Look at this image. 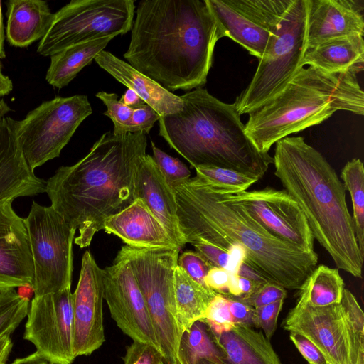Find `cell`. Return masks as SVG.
<instances>
[{
  "label": "cell",
  "mask_w": 364,
  "mask_h": 364,
  "mask_svg": "<svg viewBox=\"0 0 364 364\" xmlns=\"http://www.w3.org/2000/svg\"><path fill=\"white\" fill-rule=\"evenodd\" d=\"M128 63L168 91L202 87L222 38L206 0H142L132 26Z\"/></svg>",
  "instance_id": "obj_1"
},
{
  "label": "cell",
  "mask_w": 364,
  "mask_h": 364,
  "mask_svg": "<svg viewBox=\"0 0 364 364\" xmlns=\"http://www.w3.org/2000/svg\"><path fill=\"white\" fill-rule=\"evenodd\" d=\"M173 191L186 244L208 243L227 251L233 245H241L247 253L245 262L285 289H299L317 267L316 252L276 238L200 177H191Z\"/></svg>",
  "instance_id": "obj_2"
},
{
  "label": "cell",
  "mask_w": 364,
  "mask_h": 364,
  "mask_svg": "<svg viewBox=\"0 0 364 364\" xmlns=\"http://www.w3.org/2000/svg\"><path fill=\"white\" fill-rule=\"evenodd\" d=\"M144 132H107L90 151L72 166H61L46 181L50 206L78 231L74 242L90 245L105 220L136 199L134 181L146 154Z\"/></svg>",
  "instance_id": "obj_3"
},
{
  "label": "cell",
  "mask_w": 364,
  "mask_h": 364,
  "mask_svg": "<svg viewBox=\"0 0 364 364\" xmlns=\"http://www.w3.org/2000/svg\"><path fill=\"white\" fill-rule=\"evenodd\" d=\"M274 175L303 210L314 238L338 269L362 277L364 256L355 235L346 188L324 156L301 136L275 144Z\"/></svg>",
  "instance_id": "obj_4"
},
{
  "label": "cell",
  "mask_w": 364,
  "mask_h": 364,
  "mask_svg": "<svg viewBox=\"0 0 364 364\" xmlns=\"http://www.w3.org/2000/svg\"><path fill=\"white\" fill-rule=\"evenodd\" d=\"M180 97L182 110L159 119V134L171 149L192 168L215 166L263 177L273 158L259 151L247 136L234 103L202 87Z\"/></svg>",
  "instance_id": "obj_5"
},
{
  "label": "cell",
  "mask_w": 364,
  "mask_h": 364,
  "mask_svg": "<svg viewBox=\"0 0 364 364\" xmlns=\"http://www.w3.org/2000/svg\"><path fill=\"white\" fill-rule=\"evenodd\" d=\"M338 110L364 114V92L357 75L309 65L301 68L279 94L248 114L245 131L257 150L266 154L279 140L321 124Z\"/></svg>",
  "instance_id": "obj_6"
},
{
  "label": "cell",
  "mask_w": 364,
  "mask_h": 364,
  "mask_svg": "<svg viewBox=\"0 0 364 364\" xmlns=\"http://www.w3.org/2000/svg\"><path fill=\"white\" fill-rule=\"evenodd\" d=\"M299 296L283 328L308 338L328 364H364V314L354 295L344 289L338 304L322 307Z\"/></svg>",
  "instance_id": "obj_7"
},
{
  "label": "cell",
  "mask_w": 364,
  "mask_h": 364,
  "mask_svg": "<svg viewBox=\"0 0 364 364\" xmlns=\"http://www.w3.org/2000/svg\"><path fill=\"white\" fill-rule=\"evenodd\" d=\"M181 248L124 245L119 253L129 262L144 296L164 362L179 364L182 331L174 296V271Z\"/></svg>",
  "instance_id": "obj_8"
},
{
  "label": "cell",
  "mask_w": 364,
  "mask_h": 364,
  "mask_svg": "<svg viewBox=\"0 0 364 364\" xmlns=\"http://www.w3.org/2000/svg\"><path fill=\"white\" fill-rule=\"evenodd\" d=\"M309 3L294 0L283 16L250 82L233 102L239 115L250 114L277 96L304 68Z\"/></svg>",
  "instance_id": "obj_9"
},
{
  "label": "cell",
  "mask_w": 364,
  "mask_h": 364,
  "mask_svg": "<svg viewBox=\"0 0 364 364\" xmlns=\"http://www.w3.org/2000/svg\"><path fill=\"white\" fill-rule=\"evenodd\" d=\"M23 221L33 259L34 296L71 287L76 230L51 206L36 201Z\"/></svg>",
  "instance_id": "obj_10"
},
{
  "label": "cell",
  "mask_w": 364,
  "mask_h": 364,
  "mask_svg": "<svg viewBox=\"0 0 364 364\" xmlns=\"http://www.w3.org/2000/svg\"><path fill=\"white\" fill-rule=\"evenodd\" d=\"M134 3L133 0H72L54 14L37 52L50 57L80 42L127 33L132 26Z\"/></svg>",
  "instance_id": "obj_11"
},
{
  "label": "cell",
  "mask_w": 364,
  "mask_h": 364,
  "mask_svg": "<svg viewBox=\"0 0 364 364\" xmlns=\"http://www.w3.org/2000/svg\"><path fill=\"white\" fill-rule=\"evenodd\" d=\"M92 112L86 95L57 97L45 101L20 121L17 139L31 171L58 157L80 124Z\"/></svg>",
  "instance_id": "obj_12"
},
{
  "label": "cell",
  "mask_w": 364,
  "mask_h": 364,
  "mask_svg": "<svg viewBox=\"0 0 364 364\" xmlns=\"http://www.w3.org/2000/svg\"><path fill=\"white\" fill-rule=\"evenodd\" d=\"M222 38L229 37L259 60L294 0H206Z\"/></svg>",
  "instance_id": "obj_13"
},
{
  "label": "cell",
  "mask_w": 364,
  "mask_h": 364,
  "mask_svg": "<svg viewBox=\"0 0 364 364\" xmlns=\"http://www.w3.org/2000/svg\"><path fill=\"white\" fill-rule=\"evenodd\" d=\"M217 188L224 200L239 205L276 238L304 251L315 252L314 238L306 218L285 190L267 186L259 190L223 193L224 189Z\"/></svg>",
  "instance_id": "obj_14"
},
{
  "label": "cell",
  "mask_w": 364,
  "mask_h": 364,
  "mask_svg": "<svg viewBox=\"0 0 364 364\" xmlns=\"http://www.w3.org/2000/svg\"><path fill=\"white\" fill-rule=\"evenodd\" d=\"M23 338L53 364H72L73 297L70 287L34 296L29 306Z\"/></svg>",
  "instance_id": "obj_15"
},
{
  "label": "cell",
  "mask_w": 364,
  "mask_h": 364,
  "mask_svg": "<svg viewBox=\"0 0 364 364\" xmlns=\"http://www.w3.org/2000/svg\"><path fill=\"white\" fill-rule=\"evenodd\" d=\"M102 270L104 299L117 326L133 341L151 345L161 353L145 299L127 260L118 252L112 264Z\"/></svg>",
  "instance_id": "obj_16"
},
{
  "label": "cell",
  "mask_w": 364,
  "mask_h": 364,
  "mask_svg": "<svg viewBox=\"0 0 364 364\" xmlns=\"http://www.w3.org/2000/svg\"><path fill=\"white\" fill-rule=\"evenodd\" d=\"M73 297V353L90 355L105 341L103 322V270L90 251L82 258Z\"/></svg>",
  "instance_id": "obj_17"
},
{
  "label": "cell",
  "mask_w": 364,
  "mask_h": 364,
  "mask_svg": "<svg viewBox=\"0 0 364 364\" xmlns=\"http://www.w3.org/2000/svg\"><path fill=\"white\" fill-rule=\"evenodd\" d=\"M8 198L0 201V291L33 283V264L23 218Z\"/></svg>",
  "instance_id": "obj_18"
},
{
  "label": "cell",
  "mask_w": 364,
  "mask_h": 364,
  "mask_svg": "<svg viewBox=\"0 0 364 364\" xmlns=\"http://www.w3.org/2000/svg\"><path fill=\"white\" fill-rule=\"evenodd\" d=\"M363 1L309 0L306 48L353 35L363 36Z\"/></svg>",
  "instance_id": "obj_19"
},
{
  "label": "cell",
  "mask_w": 364,
  "mask_h": 364,
  "mask_svg": "<svg viewBox=\"0 0 364 364\" xmlns=\"http://www.w3.org/2000/svg\"><path fill=\"white\" fill-rule=\"evenodd\" d=\"M46 181L28 167L20 148L15 120L0 121V201L45 192Z\"/></svg>",
  "instance_id": "obj_20"
},
{
  "label": "cell",
  "mask_w": 364,
  "mask_h": 364,
  "mask_svg": "<svg viewBox=\"0 0 364 364\" xmlns=\"http://www.w3.org/2000/svg\"><path fill=\"white\" fill-rule=\"evenodd\" d=\"M134 191L159 219L174 243L181 248L186 245L180 230L177 203L173 189L168 185L152 156L146 154L138 167Z\"/></svg>",
  "instance_id": "obj_21"
},
{
  "label": "cell",
  "mask_w": 364,
  "mask_h": 364,
  "mask_svg": "<svg viewBox=\"0 0 364 364\" xmlns=\"http://www.w3.org/2000/svg\"><path fill=\"white\" fill-rule=\"evenodd\" d=\"M105 231L119 237L127 245L139 248L177 246L159 219L140 199L107 218Z\"/></svg>",
  "instance_id": "obj_22"
},
{
  "label": "cell",
  "mask_w": 364,
  "mask_h": 364,
  "mask_svg": "<svg viewBox=\"0 0 364 364\" xmlns=\"http://www.w3.org/2000/svg\"><path fill=\"white\" fill-rule=\"evenodd\" d=\"M94 60L117 81L134 91L159 117L182 110L183 102L180 96L164 88L110 52L101 51Z\"/></svg>",
  "instance_id": "obj_23"
},
{
  "label": "cell",
  "mask_w": 364,
  "mask_h": 364,
  "mask_svg": "<svg viewBox=\"0 0 364 364\" xmlns=\"http://www.w3.org/2000/svg\"><path fill=\"white\" fill-rule=\"evenodd\" d=\"M208 331L227 364H282L269 340L252 327L234 324L220 334Z\"/></svg>",
  "instance_id": "obj_24"
},
{
  "label": "cell",
  "mask_w": 364,
  "mask_h": 364,
  "mask_svg": "<svg viewBox=\"0 0 364 364\" xmlns=\"http://www.w3.org/2000/svg\"><path fill=\"white\" fill-rule=\"evenodd\" d=\"M53 16L46 1H9L7 41L14 47L25 48L41 40L48 31Z\"/></svg>",
  "instance_id": "obj_25"
},
{
  "label": "cell",
  "mask_w": 364,
  "mask_h": 364,
  "mask_svg": "<svg viewBox=\"0 0 364 364\" xmlns=\"http://www.w3.org/2000/svg\"><path fill=\"white\" fill-rule=\"evenodd\" d=\"M301 65L328 73L348 72L357 75L364 69L363 36L341 37L306 48Z\"/></svg>",
  "instance_id": "obj_26"
},
{
  "label": "cell",
  "mask_w": 364,
  "mask_h": 364,
  "mask_svg": "<svg viewBox=\"0 0 364 364\" xmlns=\"http://www.w3.org/2000/svg\"><path fill=\"white\" fill-rule=\"evenodd\" d=\"M114 38L109 36L80 42L50 56L46 80L54 87L67 86Z\"/></svg>",
  "instance_id": "obj_27"
},
{
  "label": "cell",
  "mask_w": 364,
  "mask_h": 364,
  "mask_svg": "<svg viewBox=\"0 0 364 364\" xmlns=\"http://www.w3.org/2000/svg\"><path fill=\"white\" fill-rule=\"evenodd\" d=\"M217 292L191 279L178 265L174 271V296L182 333L193 323L202 321Z\"/></svg>",
  "instance_id": "obj_28"
},
{
  "label": "cell",
  "mask_w": 364,
  "mask_h": 364,
  "mask_svg": "<svg viewBox=\"0 0 364 364\" xmlns=\"http://www.w3.org/2000/svg\"><path fill=\"white\" fill-rule=\"evenodd\" d=\"M344 286L338 269L321 264L305 280L299 289V295L312 306H326L341 301Z\"/></svg>",
  "instance_id": "obj_29"
},
{
  "label": "cell",
  "mask_w": 364,
  "mask_h": 364,
  "mask_svg": "<svg viewBox=\"0 0 364 364\" xmlns=\"http://www.w3.org/2000/svg\"><path fill=\"white\" fill-rule=\"evenodd\" d=\"M341 178L351 198L355 235L360 252L364 256V167L362 161L353 159L347 161Z\"/></svg>",
  "instance_id": "obj_30"
},
{
  "label": "cell",
  "mask_w": 364,
  "mask_h": 364,
  "mask_svg": "<svg viewBox=\"0 0 364 364\" xmlns=\"http://www.w3.org/2000/svg\"><path fill=\"white\" fill-rule=\"evenodd\" d=\"M178 358L179 364H196L200 359L216 361L222 358L204 322L197 321L183 332Z\"/></svg>",
  "instance_id": "obj_31"
},
{
  "label": "cell",
  "mask_w": 364,
  "mask_h": 364,
  "mask_svg": "<svg viewBox=\"0 0 364 364\" xmlns=\"http://www.w3.org/2000/svg\"><path fill=\"white\" fill-rule=\"evenodd\" d=\"M196 176L208 183L223 188L226 193H237L247 191L259 180L254 175L215 166H199L193 168Z\"/></svg>",
  "instance_id": "obj_32"
},
{
  "label": "cell",
  "mask_w": 364,
  "mask_h": 364,
  "mask_svg": "<svg viewBox=\"0 0 364 364\" xmlns=\"http://www.w3.org/2000/svg\"><path fill=\"white\" fill-rule=\"evenodd\" d=\"M29 299L14 289L0 291V336L11 335L27 316Z\"/></svg>",
  "instance_id": "obj_33"
},
{
  "label": "cell",
  "mask_w": 364,
  "mask_h": 364,
  "mask_svg": "<svg viewBox=\"0 0 364 364\" xmlns=\"http://www.w3.org/2000/svg\"><path fill=\"white\" fill-rule=\"evenodd\" d=\"M153 159L164 176L168 185L173 189L191 178L187 166L177 158L167 154L151 141Z\"/></svg>",
  "instance_id": "obj_34"
},
{
  "label": "cell",
  "mask_w": 364,
  "mask_h": 364,
  "mask_svg": "<svg viewBox=\"0 0 364 364\" xmlns=\"http://www.w3.org/2000/svg\"><path fill=\"white\" fill-rule=\"evenodd\" d=\"M201 321L206 324L211 333L215 334L228 331L233 326L226 294H216Z\"/></svg>",
  "instance_id": "obj_35"
},
{
  "label": "cell",
  "mask_w": 364,
  "mask_h": 364,
  "mask_svg": "<svg viewBox=\"0 0 364 364\" xmlns=\"http://www.w3.org/2000/svg\"><path fill=\"white\" fill-rule=\"evenodd\" d=\"M96 97L101 100L107 107V111L104 114L109 117L113 124V134H123L129 122L134 109L125 105L119 100L116 93L99 92Z\"/></svg>",
  "instance_id": "obj_36"
},
{
  "label": "cell",
  "mask_w": 364,
  "mask_h": 364,
  "mask_svg": "<svg viewBox=\"0 0 364 364\" xmlns=\"http://www.w3.org/2000/svg\"><path fill=\"white\" fill-rule=\"evenodd\" d=\"M123 364H161L164 360L161 351L151 345L135 341L126 347Z\"/></svg>",
  "instance_id": "obj_37"
},
{
  "label": "cell",
  "mask_w": 364,
  "mask_h": 364,
  "mask_svg": "<svg viewBox=\"0 0 364 364\" xmlns=\"http://www.w3.org/2000/svg\"><path fill=\"white\" fill-rule=\"evenodd\" d=\"M178 265L194 281L207 287L204 279L213 266L198 252L191 250L183 252L178 257Z\"/></svg>",
  "instance_id": "obj_38"
},
{
  "label": "cell",
  "mask_w": 364,
  "mask_h": 364,
  "mask_svg": "<svg viewBox=\"0 0 364 364\" xmlns=\"http://www.w3.org/2000/svg\"><path fill=\"white\" fill-rule=\"evenodd\" d=\"M286 296L287 290L284 288L277 284L267 282L250 295L240 299L253 308H257L284 300Z\"/></svg>",
  "instance_id": "obj_39"
},
{
  "label": "cell",
  "mask_w": 364,
  "mask_h": 364,
  "mask_svg": "<svg viewBox=\"0 0 364 364\" xmlns=\"http://www.w3.org/2000/svg\"><path fill=\"white\" fill-rule=\"evenodd\" d=\"M284 300L255 308V326L263 330L264 336L270 340L277 326V319Z\"/></svg>",
  "instance_id": "obj_40"
},
{
  "label": "cell",
  "mask_w": 364,
  "mask_h": 364,
  "mask_svg": "<svg viewBox=\"0 0 364 364\" xmlns=\"http://www.w3.org/2000/svg\"><path fill=\"white\" fill-rule=\"evenodd\" d=\"M159 117L157 112L147 104L139 106L134 109L125 132L149 134Z\"/></svg>",
  "instance_id": "obj_41"
},
{
  "label": "cell",
  "mask_w": 364,
  "mask_h": 364,
  "mask_svg": "<svg viewBox=\"0 0 364 364\" xmlns=\"http://www.w3.org/2000/svg\"><path fill=\"white\" fill-rule=\"evenodd\" d=\"M289 338L309 364H328L320 349L302 334L290 332Z\"/></svg>",
  "instance_id": "obj_42"
},
{
  "label": "cell",
  "mask_w": 364,
  "mask_h": 364,
  "mask_svg": "<svg viewBox=\"0 0 364 364\" xmlns=\"http://www.w3.org/2000/svg\"><path fill=\"white\" fill-rule=\"evenodd\" d=\"M226 296L229 301V309L233 324L255 326V308L238 297L229 294Z\"/></svg>",
  "instance_id": "obj_43"
},
{
  "label": "cell",
  "mask_w": 364,
  "mask_h": 364,
  "mask_svg": "<svg viewBox=\"0 0 364 364\" xmlns=\"http://www.w3.org/2000/svg\"><path fill=\"white\" fill-rule=\"evenodd\" d=\"M193 247L213 267L227 269L229 260V253L227 250L208 243H198Z\"/></svg>",
  "instance_id": "obj_44"
},
{
  "label": "cell",
  "mask_w": 364,
  "mask_h": 364,
  "mask_svg": "<svg viewBox=\"0 0 364 364\" xmlns=\"http://www.w3.org/2000/svg\"><path fill=\"white\" fill-rule=\"evenodd\" d=\"M230 273L226 269L212 267L205 277V285L214 291L228 294Z\"/></svg>",
  "instance_id": "obj_45"
},
{
  "label": "cell",
  "mask_w": 364,
  "mask_h": 364,
  "mask_svg": "<svg viewBox=\"0 0 364 364\" xmlns=\"http://www.w3.org/2000/svg\"><path fill=\"white\" fill-rule=\"evenodd\" d=\"M13 90L11 80L2 72V65L0 63V121L11 109L1 97L8 95Z\"/></svg>",
  "instance_id": "obj_46"
},
{
  "label": "cell",
  "mask_w": 364,
  "mask_h": 364,
  "mask_svg": "<svg viewBox=\"0 0 364 364\" xmlns=\"http://www.w3.org/2000/svg\"><path fill=\"white\" fill-rule=\"evenodd\" d=\"M119 101L132 109L146 104L134 91L129 88H127L124 94L122 95Z\"/></svg>",
  "instance_id": "obj_47"
},
{
  "label": "cell",
  "mask_w": 364,
  "mask_h": 364,
  "mask_svg": "<svg viewBox=\"0 0 364 364\" xmlns=\"http://www.w3.org/2000/svg\"><path fill=\"white\" fill-rule=\"evenodd\" d=\"M11 335L0 336V364H6L12 350L13 342Z\"/></svg>",
  "instance_id": "obj_48"
},
{
  "label": "cell",
  "mask_w": 364,
  "mask_h": 364,
  "mask_svg": "<svg viewBox=\"0 0 364 364\" xmlns=\"http://www.w3.org/2000/svg\"><path fill=\"white\" fill-rule=\"evenodd\" d=\"M11 364H53L41 356L37 351L23 358H16Z\"/></svg>",
  "instance_id": "obj_49"
},
{
  "label": "cell",
  "mask_w": 364,
  "mask_h": 364,
  "mask_svg": "<svg viewBox=\"0 0 364 364\" xmlns=\"http://www.w3.org/2000/svg\"><path fill=\"white\" fill-rule=\"evenodd\" d=\"M4 40H5L4 27V22H3L1 1H0V58L1 59H3L6 57V53H5V50H4Z\"/></svg>",
  "instance_id": "obj_50"
},
{
  "label": "cell",
  "mask_w": 364,
  "mask_h": 364,
  "mask_svg": "<svg viewBox=\"0 0 364 364\" xmlns=\"http://www.w3.org/2000/svg\"><path fill=\"white\" fill-rule=\"evenodd\" d=\"M18 288V291L17 293L23 297L29 299V296L34 294V289L32 284H26Z\"/></svg>",
  "instance_id": "obj_51"
},
{
  "label": "cell",
  "mask_w": 364,
  "mask_h": 364,
  "mask_svg": "<svg viewBox=\"0 0 364 364\" xmlns=\"http://www.w3.org/2000/svg\"><path fill=\"white\" fill-rule=\"evenodd\" d=\"M196 364H227L222 358L216 361H212L206 359L199 360Z\"/></svg>",
  "instance_id": "obj_52"
},
{
  "label": "cell",
  "mask_w": 364,
  "mask_h": 364,
  "mask_svg": "<svg viewBox=\"0 0 364 364\" xmlns=\"http://www.w3.org/2000/svg\"><path fill=\"white\" fill-rule=\"evenodd\" d=\"M161 364H167L166 362H164V360H163Z\"/></svg>",
  "instance_id": "obj_53"
}]
</instances>
